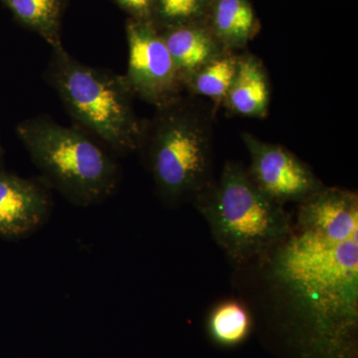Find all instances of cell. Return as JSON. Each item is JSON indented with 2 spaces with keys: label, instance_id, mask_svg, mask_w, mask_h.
<instances>
[{
  "label": "cell",
  "instance_id": "obj_1",
  "mask_svg": "<svg viewBox=\"0 0 358 358\" xmlns=\"http://www.w3.org/2000/svg\"><path fill=\"white\" fill-rule=\"evenodd\" d=\"M266 257L303 357L357 358V193L324 186L303 200Z\"/></svg>",
  "mask_w": 358,
  "mask_h": 358
},
{
  "label": "cell",
  "instance_id": "obj_3",
  "mask_svg": "<svg viewBox=\"0 0 358 358\" xmlns=\"http://www.w3.org/2000/svg\"><path fill=\"white\" fill-rule=\"evenodd\" d=\"M218 246L243 264L266 256L284 241L292 222L282 205L268 199L238 162L225 164L217 180L193 199Z\"/></svg>",
  "mask_w": 358,
  "mask_h": 358
},
{
  "label": "cell",
  "instance_id": "obj_12",
  "mask_svg": "<svg viewBox=\"0 0 358 358\" xmlns=\"http://www.w3.org/2000/svg\"><path fill=\"white\" fill-rule=\"evenodd\" d=\"M20 24L37 33L52 50L63 47L61 25L68 0H0Z\"/></svg>",
  "mask_w": 358,
  "mask_h": 358
},
{
  "label": "cell",
  "instance_id": "obj_14",
  "mask_svg": "<svg viewBox=\"0 0 358 358\" xmlns=\"http://www.w3.org/2000/svg\"><path fill=\"white\" fill-rule=\"evenodd\" d=\"M253 329L251 313L243 303L225 301L211 310L207 320L209 338L222 348H235L248 339Z\"/></svg>",
  "mask_w": 358,
  "mask_h": 358
},
{
  "label": "cell",
  "instance_id": "obj_10",
  "mask_svg": "<svg viewBox=\"0 0 358 358\" xmlns=\"http://www.w3.org/2000/svg\"><path fill=\"white\" fill-rule=\"evenodd\" d=\"M270 102V80L262 61L254 54H240L224 107L235 115L262 119L268 115Z\"/></svg>",
  "mask_w": 358,
  "mask_h": 358
},
{
  "label": "cell",
  "instance_id": "obj_15",
  "mask_svg": "<svg viewBox=\"0 0 358 358\" xmlns=\"http://www.w3.org/2000/svg\"><path fill=\"white\" fill-rule=\"evenodd\" d=\"M212 0H155L157 29L206 21Z\"/></svg>",
  "mask_w": 358,
  "mask_h": 358
},
{
  "label": "cell",
  "instance_id": "obj_6",
  "mask_svg": "<svg viewBox=\"0 0 358 358\" xmlns=\"http://www.w3.org/2000/svg\"><path fill=\"white\" fill-rule=\"evenodd\" d=\"M126 34L129 62L124 77L134 96L157 109L180 99L185 88L157 26L129 18Z\"/></svg>",
  "mask_w": 358,
  "mask_h": 358
},
{
  "label": "cell",
  "instance_id": "obj_8",
  "mask_svg": "<svg viewBox=\"0 0 358 358\" xmlns=\"http://www.w3.org/2000/svg\"><path fill=\"white\" fill-rule=\"evenodd\" d=\"M52 200L41 182L0 169V238L29 236L48 220Z\"/></svg>",
  "mask_w": 358,
  "mask_h": 358
},
{
  "label": "cell",
  "instance_id": "obj_4",
  "mask_svg": "<svg viewBox=\"0 0 358 358\" xmlns=\"http://www.w3.org/2000/svg\"><path fill=\"white\" fill-rule=\"evenodd\" d=\"M46 80L75 121L115 152L140 150L145 122L124 75L80 62L64 47L52 50Z\"/></svg>",
  "mask_w": 358,
  "mask_h": 358
},
{
  "label": "cell",
  "instance_id": "obj_2",
  "mask_svg": "<svg viewBox=\"0 0 358 358\" xmlns=\"http://www.w3.org/2000/svg\"><path fill=\"white\" fill-rule=\"evenodd\" d=\"M167 204L193 199L213 181L212 112L181 96L145 122L140 150Z\"/></svg>",
  "mask_w": 358,
  "mask_h": 358
},
{
  "label": "cell",
  "instance_id": "obj_11",
  "mask_svg": "<svg viewBox=\"0 0 358 358\" xmlns=\"http://www.w3.org/2000/svg\"><path fill=\"white\" fill-rule=\"evenodd\" d=\"M227 50H241L260 31L261 23L251 0H212L206 20Z\"/></svg>",
  "mask_w": 358,
  "mask_h": 358
},
{
  "label": "cell",
  "instance_id": "obj_13",
  "mask_svg": "<svg viewBox=\"0 0 358 358\" xmlns=\"http://www.w3.org/2000/svg\"><path fill=\"white\" fill-rule=\"evenodd\" d=\"M239 55L235 51H226L185 78L183 88L190 95L210 99L215 108L221 107L236 75Z\"/></svg>",
  "mask_w": 358,
  "mask_h": 358
},
{
  "label": "cell",
  "instance_id": "obj_9",
  "mask_svg": "<svg viewBox=\"0 0 358 358\" xmlns=\"http://www.w3.org/2000/svg\"><path fill=\"white\" fill-rule=\"evenodd\" d=\"M181 82L195 71L225 53L227 49L206 21L159 30Z\"/></svg>",
  "mask_w": 358,
  "mask_h": 358
},
{
  "label": "cell",
  "instance_id": "obj_16",
  "mask_svg": "<svg viewBox=\"0 0 358 358\" xmlns=\"http://www.w3.org/2000/svg\"><path fill=\"white\" fill-rule=\"evenodd\" d=\"M134 20L154 23L155 0H113Z\"/></svg>",
  "mask_w": 358,
  "mask_h": 358
},
{
  "label": "cell",
  "instance_id": "obj_7",
  "mask_svg": "<svg viewBox=\"0 0 358 358\" xmlns=\"http://www.w3.org/2000/svg\"><path fill=\"white\" fill-rule=\"evenodd\" d=\"M250 155V178L261 192L279 204L301 203L324 187L307 164L288 148L242 133Z\"/></svg>",
  "mask_w": 358,
  "mask_h": 358
},
{
  "label": "cell",
  "instance_id": "obj_5",
  "mask_svg": "<svg viewBox=\"0 0 358 358\" xmlns=\"http://www.w3.org/2000/svg\"><path fill=\"white\" fill-rule=\"evenodd\" d=\"M16 133L45 180L71 203L96 204L117 189V164L81 129L38 115L21 122Z\"/></svg>",
  "mask_w": 358,
  "mask_h": 358
}]
</instances>
